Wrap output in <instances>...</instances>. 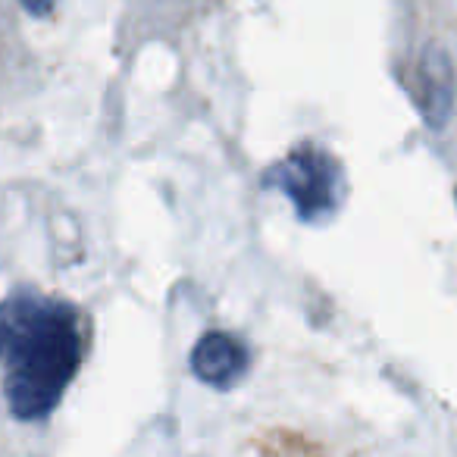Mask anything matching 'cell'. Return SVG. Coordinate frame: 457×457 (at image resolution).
I'll return each mask as SVG.
<instances>
[{
  "label": "cell",
  "instance_id": "2",
  "mask_svg": "<svg viewBox=\"0 0 457 457\" xmlns=\"http://www.w3.org/2000/svg\"><path fill=\"white\" fill-rule=\"evenodd\" d=\"M261 185L267 191L286 195L298 220L311 226L329 222L348 197L345 166L313 141H301L270 170H263Z\"/></svg>",
  "mask_w": 457,
  "mask_h": 457
},
{
  "label": "cell",
  "instance_id": "1",
  "mask_svg": "<svg viewBox=\"0 0 457 457\" xmlns=\"http://www.w3.org/2000/svg\"><path fill=\"white\" fill-rule=\"evenodd\" d=\"M88 320L76 304L20 286L0 298L4 398L16 420L38 423L63 401L82 370Z\"/></svg>",
  "mask_w": 457,
  "mask_h": 457
},
{
  "label": "cell",
  "instance_id": "3",
  "mask_svg": "<svg viewBox=\"0 0 457 457\" xmlns=\"http://www.w3.org/2000/svg\"><path fill=\"white\" fill-rule=\"evenodd\" d=\"M191 373L197 382L226 392L251 373V348L245 338L226 329H210L191 348Z\"/></svg>",
  "mask_w": 457,
  "mask_h": 457
},
{
  "label": "cell",
  "instance_id": "4",
  "mask_svg": "<svg viewBox=\"0 0 457 457\" xmlns=\"http://www.w3.org/2000/svg\"><path fill=\"white\" fill-rule=\"evenodd\" d=\"M454 66L451 57L438 45L423 47L417 60V79H413V101L420 107L423 122L432 132H442L454 113Z\"/></svg>",
  "mask_w": 457,
  "mask_h": 457
},
{
  "label": "cell",
  "instance_id": "5",
  "mask_svg": "<svg viewBox=\"0 0 457 457\" xmlns=\"http://www.w3.org/2000/svg\"><path fill=\"white\" fill-rule=\"evenodd\" d=\"M20 4L32 16H47V13H51V7H54V0H20Z\"/></svg>",
  "mask_w": 457,
  "mask_h": 457
}]
</instances>
